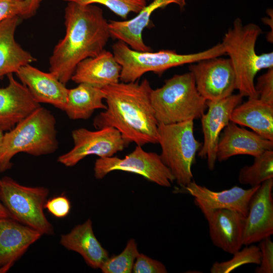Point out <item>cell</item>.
I'll return each instance as SVG.
<instances>
[{
  "instance_id": "1",
  "label": "cell",
  "mask_w": 273,
  "mask_h": 273,
  "mask_svg": "<svg viewBox=\"0 0 273 273\" xmlns=\"http://www.w3.org/2000/svg\"><path fill=\"white\" fill-rule=\"evenodd\" d=\"M64 18L65 34L54 48L49 72L66 85L77 64L99 54L111 36L109 22L95 5L67 2Z\"/></svg>"
},
{
  "instance_id": "2",
  "label": "cell",
  "mask_w": 273,
  "mask_h": 273,
  "mask_svg": "<svg viewBox=\"0 0 273 273\" xmlns=\"http://www.w3.org/2000/svg\"><path fill=\"white\" fill-rule=\"evenodd\" d=\"M103 89L107 108L95 117L93 125L96 129L114 127L128 145L134 142L142 147L158 143V122L151 102L152 88L148 79L140 83L119 82Z\"/></svg>"
},
{
  "instance_id": "3",
  "label": "cell",
  "mask_w": 273,
  "mask_h": 273,
  "mask_svg": "<svg viewBox=\"0 0 273 273\" xmlns=\"http://www.w3.org/2000/svg\"><path fill=\"white\" fill-rule=\"evenodd\" d=\"M261 33L258 25H244L237 18L221 42L235 72L236 89L243 97L258 98L255 77L261 70L273 68L272 52L260 55L256 53V42Z\"/></svg>"
},
{
  "instance_id": "4",
  "label": "cell",
  "mask_w": 273,
  "mask_h": 273,
  "mask_svg": "<svg viewBox=\"0 0 273 273\" xmlns=\"http://www.w3.org/2000/svg\"><path fill=\"white\" fill-rule=\"evenodd\" d=\"M55 116L41 106L4 134L0 155V171L10 169L17 154L34 156L53 153L58 148Z\"/></svg>"
},
{
  "instance_id": "5",
  "label": "cell",
  "mask_w": 273,
  "mask_h": 273,
  "mask_svg": "<svg viewBox=\"0 0 273 273\" xmlns=\"http://www.w3.org/2000/svg\"><path fill=\"white\" fill-rule=\"evenodd\" d=\"M112 49L116 60L121 67L120 81L123 82H135L148 72L161 75L172 67L225 54L221 43L205 51L190 54H179L169 50L155 52L138 51L121 40L115 42Z\"/></svg>"
},
{
  "instance_id": "6",
  "label": "cell",
  "mask_w": 273,
  "mask_h": 273,
  "mask_svg": "<svg viewBox=\"0 0 273 273\" xmlns=\"http://www.w3.org/2000/svg\"><path fill=\"white\" fill-rule=\"evenodd\" d=\"M152 105L158 123L185 122L201 118L207 108L191 72L175 74L160 87L152 90Z\"/></svg>"
},
{
  "instance_id": "7",
  "label": "cell",
  "mask_w": 273,
  "mask_h": 273,
  "mask_svg": "<svg viewBox=\"0 0 273 273\" xmlns=\"http://www.w3.org/2000/svg\"><path fill=\"white\" fill-rule=\"evenodd\" d=\"M158 143L163 163L180 187L193 180L192 166L202 144L194 134V120L165 124L158 123Z\"/></svg>"
},
{
  "instance_id": "8",
  "label": "cell",
  "mask_w": 273,
  "mask_h": 273,
  "mask_svg": "<svg viewBox=\"0 0 273 273\" xmlns=\"http://www.w3.org/2000/svg\"><path fill=\"white\" fill-rule=\"evenodd\" d=\"M49 190L42 187L21 185L10 177L1 179L0 200L11 218L42 235H52L54 229L43 212Z\"/></svg>"
},
{
  "instance_id": "9",
  "label": "cell",
  "mask_w": 273,
  "mask_h": 273,
  "mask_svg": "<svg viewBox=\"0 0 273 273\" xmlns=\"http://www.w3.org/2000/svg\"><path fill=\"white\" fill-rule=\"evenodd\" d=\"M94 170L97 179L103 178L111 171L120 170L141 175L149 181L165 187H171L175 181L160 155L146 152L139 145L123 159L114 156L97 159Z\"/></svg>"
},
{
  "instance_id": "10",
  "label": "cell",
  "mask_w": 273,
  "mask_h": 273,
  "mask_svg": "<svg viewBox=\"0 0 273 273\" xmlns=\"http://www.w3.org/2000/svg\"><path fill=\"white\" fill-rule=\"evenodd\" d=\"M73 148L58 157V161L68 167L75 165L90 155L110 157L128 145L119 131L112 127L91 131L80 128L72 131Z\"/></svg>"
},
{
  "instance_id": "11",
  "label": "cell",
  "mask_w": 273,
  "mask_h": 273,
  "mask_svg": "<svg viewBox=\"0 0 273 273\" xmlns=\"http://www.w3.org/2000/svg\"><path fill=\"white\" fill-rule=\"evenodd\" d=\"M199 94L206 101H217L231 96L236 89L235 72L229 58L202 60L189 66Z\"/></svg>"
},
{
  "instance_id": "12",
  "label": "cell",
  "mask_w": 273,
  "mask_h": 273,
  "mask_svg": "<svg viewBox=\"0 0 273 273\" xmlns=\"http://www.w3.org/2000/svg\"><path fill=\"white\" fill-rule=\"evenodd\" d=\"M240 94L231 95L217 101H206L208 111L201 117L204 142L198 155L206 159L209 170L215 168L220 134L230 122L233 110L242 102Z\"/></svg>"
},
{
  "instance_id": "13",
  "label": "cell",
  "mask_w": 273,
  "mask_h": 273,
  "mask_svg": "<svg viewBox=\"0 0 273 273\" xmlns=\"http://www.w3.org/2000/svg\"><path fill=\"white\" fill-rule=\"evenodd\" d=\"M273 178L262 183L249 202L243 233V245L259 242L273 234Z\"/></svg>"
},
{
  "instance_id": "14",
  "label": "cell",
  "mask_w": 273,
  "mask_h": 273,
  "mask_svg": "<svg viewBox=\"0 0 273 273\" xmlns=\"http://www.w3.org/2000/svg\"><path fill=\"white\" fill-rule=\"evenodd\" d=\"M259 186L244 189L234 186L229 189L216 192L192 180L178 190L192 196L195 204L203 215L216 209H226L239 212L246 216L250 198Z\"/></svg>"
},
{
  "instance_id": "15",
  "label": "cell",
  "mask_w": 273,
  "mask_h": 273,
  "mask_svg": "<svg viewBox=\"0 0 273 273\" xmlns=\"http://www.w3.org/2000/svg\"><path fill=\"white\" fill-rule=\"evenodd\" d=\"M204 216L208 222L209 236L214 245L232 254L241 249L246 216L226 209H216Z\"/></svg>"
},
{
  "instance_id": "16",
  "label": "cell",
  "mask_w": 273,
  "mask_h": 273,
  "mask_svg": "<svg viewBox=\"0 0 273 273\" xmlns=\"http://www.w3.org/2000/svg\"><path fill=\"white\" fill-rule=\"evenodd\" d=\"M9 83L0 87V128L9 131L41 106L28 88L14 77L7 75Z\"/></svg>"
},
{
  "instance_id": "17",
  "label": "cell",
  "mask_w": 273,
  "mask_h": 273,
  "mask_svg": "<svg viewBox=\"0 0 273 273\" xmlns=\"http://www.w3.org/2000/svg\"><path fill=\"white\" fill-rule=\"evenodd\" d=\"M41 235L11 217L0 218V273L7 272Z\"/></svg>"
},
{
  "instance_id": "18",
  "label": "cell",
  "mask_w": 273,
  "mask_h": 273,
  "mask_svg": "<svg viewBox=\"0 0 273 273\" xmlns=\"http://www.w3.org/2000/svg\"><path fill=\"white\" fill-rule=\"evenodd\" d=\"M15 74L37 103L49 104L65 111L68 89L51 73L27 64Z\"/></svg>"
},
{
  "instance_id": "19",
  "label": "cell",
  "mask_w": 273,
  "mask_h": 273,
  "mask_svg": "<svg viewBox=\"0 0 273 273\" xmlns=\"http://www.w3.org/2000/svg\"><path fill=\"white\" fill-rule=\"evenodd\" d=\"M219 136L216 159L219 162L238 155L254 157L266 150H273V141L265 139L253 131H250L232 122L223 129Z\"/></svg>"
},
{
  "instance_id": "20",
  "label": "cell",
  "mask_w": 273,
  "mask_h": 273,
  "mask_svg": "<svg viewBox=\"0 0 273 273\" xmlns=\"http://www.w3.org/2000/svg\"><path fill=\"white\" fill-rule=\"evenodd\" d=\"M172 3L177 4L180 9H183L186 4V0H154L131 19L110 20L109 29L111 37L125 42L133 50L151 51V48L143 41V31L148 25L150 17L156 10L164 8Z\"/></svg>"
},
{
  "instance_id": "21",
  "label": "cell",
  "mask_w": 273,
  "mask_h": 273,
  "mask_svg": "<svg viewBox=\"0 0 273 273\" xmlns=\"http://www.w3.org/2000/svg\"><path fill=\"white\" fill-rule=\"evenodd\" d=\"M121 67L112 53L104 50L98 55L79 62L71 77L74 82L103 88L120 81Z\"/></svg>"
},
{
  "instance_id": "22",
  "label": "cell",
  "mask_w": 273,
  "mask_h": 273,
  "mask_svg": "<svg viewBox=\"0 0 273 273\" xmlns=\"http://www.w3.org/2000/svg\"><path fill=\"white\" fill-rule=\"evenodd\" d=\"M20 17L16 16L0 22V79L5 75L16 73L22 66L36 60L15 40Z\"/></svg>"
},
{
  "instance_id": "23",
  "label": "cell",
  "mask_w": 273,
  "mask_h": 273,
  "mask_svg": "<svg viewBox=\"0 0 273 273\" xmlns=\"http://www.w3.org/2000/svg\"><path fill=\"white\" fill-rule=\"evenodd\" d=\"M61 244L66 249L80 254L85 262L93 268H100L109 257L96 237L90 219L75 226L69 233L62 235Z\"/></svg>"
},
{
  "instance_id": "24",
  "label": "cell",
  "mask_w": 273,
  "mask_h": 273,
  "mask_svg": "<svg viewBox=\"0 0 273 273\" xmlns=\"http://www.w3.org/2000/svg\"><path fill=\"white\" fill-rule=\"evenodd\" d=\"M230 122L248 127L262 138L273 141V106L249 98L233 110Z\"/></svg>"
},
{
  "instance_id": "25",
  "label": "cell",
  "mask_w": 273,
  "mask_h": 273,
  "mask_svg": "<svg viewBox=\"0 0 273 273\" xmlns=\"http://www.w3.org/2000/svg\"><path fill=\"white\" fill-rule=\"evenodd\" d=\"M106 94L103 89L84 83L68 89L65 112L72 120L87 119L96 109H106L103 100Z\"/></svg>"
},
{
  "instance_id": "26",
  "label": "cell",
  "mask_w": 273,
  "mask_h": 273,
  "mask_svg": "<svg viewBox=\"0 0 273 273\" xmlns=\"http://www.w3.org/2000/svg\"><path fill=\"white\" fill-rule=\"evenodd\" d=\"M273 178V150H266L254 157L251 165H245L240 170L238 180L242 185L251 187L260 185Z\"/></svg>"
},
{
  "instance_id": "27",
  "label": "cell",
  "mask_w": 273,
  "mask_h": 273,
  "mask_svg": "<svg viewBox=\"0 0 273 273\" xmlns=\"http://www.w3.org/2000/svg\"><path fill=\"white\" fill-rule=\"evenodd\" d=\"M233 254V257L227 261L215 262L212 265L211 273H229L246 264L259 265L261 260V252L259 247L251 244L246 245L241 250Z\"/></svg>"
},
{
  "instance_id": "28",
  "label": "cell",
  "mask_w": 273,
  "mask_h": 273,
  "mask_svg": "<svg viewBox=\"0 0 273 273\" xmlns=\"http://www.w3.org/2000/svg\"><path fill=\"white\" fill-rule=\"evenodd\" d=\"M139 254L135 240L130 239L122 252L117 255L109 257L100 269L103 273L132 272L134 261Z\"/></svg>"
},
{
  "instance_id": "29",
  "label": "cell",
  "mask_w": 273,
  "mask_h": 273,
  "mask_svg": "<svg viewBox=\"0 0 273 273\" xmlns=\"http://www.w3.org/2000/svg\"><path fill=\"white\" fill-rule=\"evenodd\" d=\"M87 5L96 4L107 7L116 15L126 19L130 13H139L146 5V0H63Z\"/></svg>"
},
{
  "instance_id": "30",
  "label": "cell",
  "mask_w": 273,
  "mask_h": 273,
  "mask_svg": "<svg viewBox=\"0 0 273 273\" xmlns=\"http://www.w3.org/2000/svg\"><path fill=\"white\" fill-rule=\"evenodd\" d=\"M255 89L259 99L273 106V68L258 77Z\"/></svg>"
},
{
  "instance_id": "31",
  "label": "cell",
  "mask_w": 273,
  "mask_h": 273,
  "mask_svg": "<svg viewBox=\"0 0 273 273\" xmlns=\"http://www.w3.org/2000/svg\"><path fill=\"white\" fill-rule=\"evenodd\" d=\"M258 246L261 252L259 266L254 270L255 273L273 272V242L270 237L260 241Z\"/></svg>"
},
{
  "instance_id": "32",
  "label": "cell",
  "mask_w": 273,
  "mask_h": 273,
  "mask_svg": "<svg viewBox=\"0 0 273 273\" xmlns=\"http://www.w3.org/2000/svg\"><path fill=\"white\" fill-rule=\"evenodd\" d=\"M133 273H166L165 266L160 261L143 253L138 254L132 268Z\"/></svg>"
},
{
  "instance_id": "33",
  "label": "cell",
  "mask_w": 273,
  "mask_h": 273,
  "mask_svg": "<svg viewBox=\"0 0 273 273\" xmlns=\"http://www.w3.org/2000/svg\"><path fill=\"white\" fill-rule=\"evenodd\" d=\"M44 208L57 218L66 216L71 209L70 202L64 195L54 197L46 201Z\"/></svg>"
},
{
  "instance_id": "34",
  "label": "cell",
  "mask_w": 273,
  "mask_h": 273,
  "mask_svg": "<svg viewBox=\"0 0 273 273\" xmlns=\"http://www.w3.org/2000/svg\"><path fill=\"white\" fill-rule=\"evenodd\" d=\"M23 10V0H0V22L7 18L19 16Z\"/></svg>"
},
{
  "instance_id": "35",
  "label": "cell",
  "mask_w": 273,
  "mask_h": 273,
  "mask_svg": "<svg viewBox=\"0 0 273 273\" xmlns=\"http://www.w3.org/2000/svg\"><path fill=\"white\" fill-rule=\"evenodd\" d=\"M43 0H23V10L21 17L28 19L33 16Z\"/></svg>"
},
{
  "instance_id": "36",
  "label": "cell",
  "mask_w": 273,
  "mask_h": 273,
  "mask_svg": "<svg viewBox=\"0 0 273 273\" xmlns=\"http://www.w3.org/2000/svg\"><path fill=\"white\" fill-rule=\"evenodd\" d=\"M1 179H0V186ZM1 217H11L10 213L7 209L3 205L0 200V218Z\"/></svg>"
},
{
  "instance_id": "37",
  "label": "cell",
  "mask_w": 273,
  "mask_h": 273,
  "mask_svg": "<svg viewBox=\"0 0 273 273\" xmlns=\"http://www.w3.org/2000/svg\"><path fill=\"white\" fill-rule=\"evenodd\" d=\"M4 134V133H3V131L0 128V155H1V148H2Z\"/></svg>"
}]
</instances>
